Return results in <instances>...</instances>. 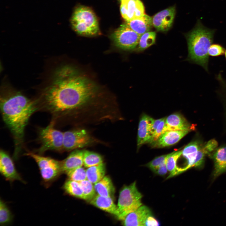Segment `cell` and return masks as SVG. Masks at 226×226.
Here are the masks:
<instances>
[{
	"instance_id": "obj_1",
	"label": "cell",
	"mask_w": 226,
	"mask_h": 226,
	"mask_svg": "<svg viewBox=\"0 0 226 226\" xmlns=\"http://www.w3.org/2000/svg\"><path fill=\"white\" fill-rule=\"evenodd\" d=\"M101 91L94 81L77 68L62 66L55 70L43 94L42 106L55 115H78L98 106Z\"/></svg>"
},
{
	"instance_id": "obj_2",
	"label": "cell",
	"mask_w": 226,
	"mask_h": 226,
	"mask_svg": "<svg viewBox=\"0 0 226 226\" xmlns=\"http://www.w3.org/2000/svg\"><path fill=\"white\" fill-rule=\"evenodd\" d=\"M38 108L37 102L18 92L10 93L1 97L3 119L14 138L15 158L18 156L23 143L26 126L31 116Z\"/></svg>"
},
{
	"instance_id": "obj_3",
	"label": "cell",
	"mask_w": 226,
	"mask_h": 226,
	"mask_svg": "<svg viewBox=\"0 0 226 226\" xmlns=\"http://www.w3.org/2000/svg\"><path fill=\"white\" fill-rule=\"evenodd\" d=\"M215 30L205 27L200 20L196 27L186 35L188 56L187 60L202 67L207 73L209 48L212 44Z\"/></svg>"
},
{
	"instance_id": "obj_4",
	"label": "cell",
	"mask_w": 226,
	"mask_h": 226,
	"mask_svg": "<svg viewBox=\"0 0 226 226\" xmlns=\"http://www.w3.org/2000/svg\"><path fill=\"white\" fill-rule=\"evenodd\" d=\"M71 22L73 30L80 35L93 36L100 32L97 17L88 7L82 6L77 8L73 14Z\"/></svg>"
},
{
	"instance_id": "obj_5",
	"label": "cell",
	"mask_w": 226,
	"mask_h": 226,
	"mask_svg": "<svg viewBox=\"0 0 226 226\" xmlns=\"http://www.w3.org/2000/svg\"><path fill=\"white\" fill-rule=\"evenodd\" d=\"M142 194L138 191L135 181L123 187L119 193L117 206L120 213L118 219L122 220L129 213L142 205Z\"/></svg>"
},
{
	"instance_id": "obj_6",
	"label": "cell",
	"mask_w": 226,
	"mask_h": 226,
	"mask_svg": "<svg viewBox=\"0 0 226 226\" xmlns=\"http://www.w3.org/2000/svg\"><path fill=\"white\" fill-rule=\"evenodd\" d=\"M55 124L53 120L40 130L39 138L41 146L38 150L39 154L49 150L63 151L64 132L56 129Z\"/></svg>"
},
{
	"instance_id": "obj_7",
	"label": "cell",
	"mask_w": 226,
	"mask_h": 226,
	"mask_svg": "<svg viewBox=\"0 0 226 226\" xmlns=\"http://www.w3.org/2000/svg\"><path fill=\"white\" fill-rule=\"evenodd\" d=\"M25 155L31 157L36 162L45 183H50L62 173L61 161L30 152Z\"/></svg>"
},
{
	"instance_id": "obj_8",
	"label": "cell",
	"mask_w": 226,
	"mask_h": 226,
	"mask_svg": "<svg viewBox=\"0 0 226 226\" xmlns=\"http://www.w3.org/2000/svg\"><path fill=\"white\" fill-rule=\"evenodd\" d=\"M140 35L126 24L121 25L111 35L110 38L115 45L124 50H133L137 48Z\"/></svg>"
},
{
	"instance_id": "obj_9",
	"label": "cell",
	"mask_w": 226,
	"mask_h": 226,
	"mask_svg": "<svg viewBox=\"0 0 226 226\" xmlns=\"http://www.w3.org/2000/svg\"><path fill=\"white\" fill-rule=\"evenodd\" d=\"M94 140L85 129H78L64 132L63 151H71L89 146Z\"/></svg>"
},
{
	"instance_id": "obj_10",
	"label": "cell",
	"mask_w": 226,
	"mask_h": 226,
	"mask_svg": "<svg viewBox=\"0 0 226 226\" xmlns=\"http://www.w3.org/2000/svg\"><path fill=\"white\" fill-rule=\"evenodd\" d=\"M0 172L8 181L13 182L19 180L24 183L17 170L12 159L3 150H1L0 153Z\"/></svg>"
},
{
	"instance_id": "obj_11",
	"label": "cell",
	"mask_w": 226,
	"mask_h": 226,
	"mask_svg": "<svg viewBox=\"0 0 226 226\" xmlns=\"http://www.w3.org/2000/svg\"><path fill=\"white\" fill-rule=\"evenodd\" d=\"M120 11L122 17L126 21L140 17L145 14L144 5L140 0L121 1Z\"/></svg>"
},
{
	"instance_id": "obj_12",
	"label": "cell",
	"mask_w": 226,
	"mask_h": 226,
	"mask_svg": "<svg viewBox=\"0 0 226 226\" xmlns=\"http://www.w3.org/2000/svg\"><path fill=\"white\" fill-rule=\"evenodd\" d=\"M175 13V9L174 7L160 11L152 18L153 25L158 31H168L172 25Z\"/></svg>"
},
{
	"instance_id": "obj_13",
	"label": "cell",
	"mask_w": 226,
	"mask_h": 226,
	"mask_svg": "<svg viewBox=\"0 0 226 226\" xmlns=\"http://www.w3.org/2000/svg\"><path fill=\"white\" fill-rule=\"evenodd\" d=\"M191 129L167 131L162 133L156 141L150 144L153 148H162L170 146L178 142Z\"/></svg>"
},
{
	"instance_id": "obj_14",
	"label": "cell",
	"mask_w": 226,
	"mask_h": 226,
	"mask_svg": "<svg viewBox=\"0 0 226 226\" xmlns=\"http://www.w3.org/2000/svg\"><path fill=\"white\" fill-rule=\"evenodd\" d=\"M152 215L150 209L142 205L134 211L127 214L122 220L124 226H145L148 217Z\"/></svg>"
},
{
	"instance_id": "obj_15",
	"label": "cell",
	"mask_w": 226,
	"mask_h": 226,
	"mask_svg": "<svg viewBox=\"0 0 226 226\" xmlns=\"http://www.w3.org/2000/svg\"><path fill=\"white\" fill-rule=\"evenodd\" d=\"M89 202L92 205L115 216L118 219L120 213L118 207L112 197L103 196L96 194Z\"/></svg>"
},
{
	"instance_id": "obj_16",
	"label": "cell",
	"mask_w": 226,
	"mask_h": 226,
	"mask_svg": "<svg viewBox=\"0 0 226 226\" xmlns=\"http://www.w3.org/2000/svg\"><path fill=\"white\" fill-rule=\"evenodd\" d=\"M153 120L152 118L145 114L142 116L139 121L138 129V148L143 144L147 143L151 137V128Z\"/></svg>"
},
{
	"instance_id": "obj_17",
	"label": "cell",
	"mask_w": 226,
	"mask_h": 226,
	"mask_svg": "<svg viewBox=\"0 0 226 226\" xmlns=\"http://www.w3.org/2000/svg\"><path fill=\"white\" fill-rule=\"evenodd\" d=\"M191 129V125L183 116L179 113H175L166 118L163 133L168 131Z\"/></svg>"
},
{
	"instance_id": "obj_18",
	"label": "cell",
	"mask_w": 226,
	"mask_h": 226,
	"mask_svg": "<svg viewBox=\"0 0 226 226\" xmlns=\"http://www.w3.org/2000/svg\"><path fill=\"white\" fill-rule=\"evenodd\" d=\"M83 150H73L64 160L61 161L62 173H66L72 169L83 166Z\"/></svg>"
},
{
	"instance_id": "obj_19",
	"label": "cell",
	"mask_w": 226,
	"mask_h": 226,
	"mask_svg": "<svg viewBox=\"0 0 226 226\" xmlns=\"http://www.w3.org/2000/svg\"><path fill=\"white\" fill-rule=\"evenodd\" d=\"M126 24L134 31L141 35L150 30L153 25L152 18L145 14L140 17L126 21Z\"/></svg>"
},
{
	"instance_id": "obj_20",
	"label": "cell",
	"mask_w": 226,
	"mask_h": 226,
	"mask_svg": "<svg viewBox=\"0 0 226 226\" xmlns=\"http://www.w3.org/2000/svg\"><path fill=\"white\" fill-rule=\"evenodd\" d=\"M212 155L214 163L213 179L226 172V146L216 149Z\"/></svg>"
},
{
	"instance_id": "obj_21",
	"label": "cell",
	"mask_w": 226,
	"mask_h": 226,
	"mask_svg": "<svg viewBox=\"0 0 226 226\" xmlns=\"http://www.w3.org/2000/svg\"><path fill=\"white\" fill-rule=\"evenodd\" d=\"M202 145L198 141H195L189 143L182 150L181 155L185 160L187 170L193 167L198 151Z\"/></svg>"
},
{
	"instance_id": "obj_22",
	"label": "cell",
	"mask_w": 226,
	"mask_h": 226,
	"mask_svg": "<svg viewBox=\"0 0 226 226\" xmlns=\"http://www.w3.org/2000/svg\"><path fill=\"white\" fill-rule=\"evenodd\" d=\"M97 194L105 197H112L114 192V188L110 178L105 176L100 181L94 184Z\"/></svg>"
},
{
	"instance_id": "obj_23",
	"label": "cell",
	"mask_w": 226,
	"mask_h": 226,
	"mask_svg": "<svg viewBox=\"0 0 226 226\" xmlns=\"http://www.w3.org/2000/svg\"><path fill=\"white\" fill-rule=\"evenodd\" d=\"M218 146V143L214 139L208 141L198 150L193 167L200 168L203 165L205 156L214 151Z\"/></svg>"
},
{
	"instance_id": "obj_24",
	"label": "cell",
	"mask_w": 226,
	"mask_h": 226,
	"mask_svg": "<svg viewBox=\"0 0 226 226\" xmlns=\"http://www.w3.org/2000/svg\"><path fill=\"white\" fill-rule=\"evenodd\" d=\"M87 179L94 184L101 180L105 175V168L104 164L87 168Z\"/></svg>"
},
{
	"instance_id": "obj_25",
	"label": "cell",
	"mask_w": 226,
	"mask_h": 226,
	"mask_svg": "<svg viewBox=\"0 0 226 226\" xmlns=\"http://www.w3.org/2000/svg\"><path fill=\"white\" fill-rule=\"evenodd\" d=\"M83 165L88 168L103 163V159L99 154L89 150H83Z\"/></svg>"
},
{
	"instance_id": "obj_26",
	"label": "cell",
	"mask_w": 226,
	"mask_h": 226,
	"mask_svg": "<svg viewBox=\"0 0 226 226\" xmlns=\"http://www.w3.org/2000/svg\"><path fill=\"white\" fill-rule=\"evenodd\" d=\"M63 188L70 195L83 199V191L79 182L69 179L64 184Z\"/></svg>"
},
{
	"instance_id": "obj_27",
	"label": "cell",
	"mask_w": 226,
	"mask_h": 226,
	"mask_svg": "<svg viewBox=\"0 0 226 226\" xmlns=\"http://www.w3.org/2000/svg\"><path fill=\"white\" fill-rule=\"evenodd\" d=\"M156 34L154 31H148L140 36L139 42L137 47L138 51L145 50L155 42Z\"/></svg>"
},
{
	"instance_id": "obj_28",
	"label": "cell",
	"mask_w": 226,
	"mask_h": 226,
	"mask_svg": "<svg viewBox=\"0 0 226 226\" xmlns=\"http://www.w3.org/2000/svg\"><path fill=\"white\" fill-rule=\"evenodd\" d=\"M182 150L173 152L167 159L166 166L168 171L169 172V179L179 174L177 165V162L179 158L182 154Z\"/></svg>"
},
{
	"instance_id": "obj_29",
	"label": "cell",
	"mask_w": 226,
	"mask_h": 226,
	"mask_svg": "<svg viewBox=\"0 0 226 226\" xmlns=\"http://www.w3.org/2000/svg\"><path fill=\"white\" fill-rule=\"evenodd\" d=\"M79 182L83 191V199L89 202L96 194L94 184L87 179Z\"/></svg>"
},
{
	"instance_id": "obj_30",
	"label": "cell",
	"mask_w": 226,
	"mask_h": 226,
	"mask_svg": "<svg viewBox=\"0 0 226 226\" xmlns=\"http://www.w3.org/2000/svg\"><path fill=\"white\" fill-rule=\"evenodd\" d=\"M13 215L6 203L1 199L0 202V223L4 225L12 221Z\"/></svg>"
},
{
	"instance_id": "obj_31",
	"label": "cell",
	"mask_w": 226,
	"mask_h": 226,
	"mask_svg": "<svg viewBox=\"0 0 226 226\" xmlns=\"http://www.w3.org/2000/svg\"><path fill=\"white\" fill-rule=\"evenodd\" d=\"M65 173L69 179L78 182L87 179L86 170L82 166L70 170Z\"/></svg>"
},
{
	"instance_id": "obj_32",
	"label": "cell",
	"mask_w": 226,
	"mask_h": 226,
	"mask_svg": "<svg viewBox=\"0 0 226 226\" xmlns=\"http://www.w3.org/2000/svg\"><path fill=\"white\" fill-rule=\"evenodd\" d=\"M173 152L156 157L148 163L146 165V166L153 171L167 160L169 156Z\"/></svg>"
},
{
	"instance_id": "obj_33",
	"label": "cell",
	"mask_w": 226,
	"mask_h": 226,
	"mask_svg": "<svg viewBox=\"0 0 226 226\" xmlns=\"http://www.w3.org/2000/svg\"><path fill=\"white\" fill-rule=\"evenodd\" d=\"M225 50V48L222 45L218 43L212 44L209 48L208 54L212 57H218L224 55Z\"/></svg>"
},
{
	"instance_id": "obj_34",
	"label": "cell",
	"mask_w": 226,
	"mask_h": 226,
	"mask_svg": "<svg viewBox=\"0 0 226 226\" xmlns=\"http://www.w3.org/2000/svg\"><path fill=\"white\" fill-rule=\"evenodd\" d=\"M166 118L164 117L160 122L158 127L151 135L147 143L151 144L156 141L159 138L160 135L163 133L165 127Z\"/></svg>"
},
{
	"instance_id": "obj_35",
	"label": "cell",
	"mask_w": 226,
	"mask_h": 226,
	"mask_svg": "<svg viewBox=\"0 0 226 226\" xmlns=\"http://www.w3.org/2000/svg\"><path fill=\"white\" fill-rule=\"evenodd\" d=\"M167 160L153 171L160 175L163 176L165 175L168 171L166 166Z\"/></svg>"
},
{
	"instance_id": "obj_36",
	"label": "cell",
	"mask_w": 226,
	"mask_h": 226,
	"mask_svg": "<svg viewBox=\"0 0 226 226\" xmlns=\"http://www.w3.org/2000/svg\"><path fill=\"white\" fill-rule=\"evenodd\" d=\"M159 222L152 215L148 217L145 223V226H159Z\"/></svg>"
},
{
	"instance_id": "obj_37",
	"label": "cell",
	"mask_w": 226,
	"mask_h": 226,
	"mask_svg": "<svg viewBox=\"0 0 226 226\" xmlns=\"http://www.w3.org/2000/svg\"><path fill=\"white\" fill-rule=\"evenodd\" d=\"M163 118H162L156 120H154V119L151 128V135L154 133L160 122L162 120Z\"/></svg>"
},
{
	"instance_id": "obj_38",
	"label": "cell",
	"mask_w": 226,
	"mask_h": 226,
	"mask_svg": "<svg viewBox=\"0 0 226 226\" xmlns=\"http://www.w3.org/2000/svg\"><path fill=\"white\" fill-rule=\"evenodd\" d=\"M224 57L225 60H226V49H225V51L224 54Z\"/></svg>"
},
{
	"instance_id": "obj_39",
	"label": "cell",
	"mask_w": 226,
	"mask_h": 226,
	"mask_svg": "<svg viewBox=\"0 0 226 226\" xmlns=\"http://www.w3.org/2000/svg\"><path fill=\"white\" fill-rule=\"evenodd\" d=\"M121 0V1H122L124 0Z\"/></svg>"
}]
</instances>
